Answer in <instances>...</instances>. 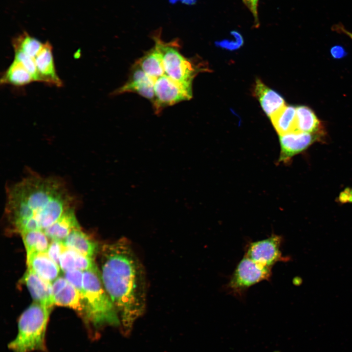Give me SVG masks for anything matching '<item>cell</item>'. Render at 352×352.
<instances>
[{"label": "cell", "instance_id": "obj_1", "mask_svg": "<svg viewBox=\"0 0 352 352\" xmlns=\"http://www.w3.org/2000/svg\"><path fill=\"white\" fill-rule=\"evenodd\" d=\"M101 250L100 273L103 286L122 325L129 330L145 308L146 282L143 266L126 238L105 244Z\"/></svg>", "mask_w": 352, "mask_h": 352}, {"label": "cell", "instance_id": "obj_2", "mask_svg": "<svg viewBox=\"0 0 352 352\" xmlns=\"http://www.w3.org/2000/svg\"><path fill=\"white\" fill-rule=\"evenodd\" d=\"M7 196L5 213L15 230L20 233L30 220L36 221L44 230L74 207L65 184L54 177L28 176L9 188Z\"/></svg>", "mask_w": 352, "mask_h": 352}, {"label": "cell", "instance_id": "obj_3", "mask_svg": "<svg viewBox=\"0 0 352 352\" xmlns=\"http://www.w3.org/2000/svg\"><path fill=\"white\" fill-rule=\"evenodd\" d=\"M83 304L82 316L94 328L118 325V312L103 286L98 269L83 271Z\"/></svg>", "mask_w": 352, "mask_h": 352}, {"label": "cell", "instance_id": "obj_4", "mask_svg": "<svg viewBox=\"0 0 352 352\" xmlns=\"http://www.w3.org/2000/svg\"><path fill=\"white\" fill-rule=\"evenodd\" d=\"M51 309L34 302L22 313L17 334L8 345L12 352H46L45 335Z\"/></svg>", "mask_w": 352, "mask_h": 352}, {"label": "cell", "instance_id": "obj_5", "mask_svg": "<svg viewBox=\"0 0 352 352\" xmlns=\"http://www.w3.org/2000/svg\"><path fill=\"white\" fill-rule=\"evenodd\" d=\"M161 28L157 29L152 32L151 37L162 52L166 74L184 87L192 89L194 78L208 69L202 62L187 58L181 54L179 39L163 42L161 38Z\"/></svg>", "mask_w": 352, "mask_h": 352}, {"label": "cell", "instance_id": "obj_6", "mask_svg": "<svg viewBox=\"0 0 352 352\" xmlns=\"http://www.w3.org/2000/svg\"><path fill=\"white\" fill-rule=\"evenodd\" d=\"M271 268L261 265L244 256L236 266L226 285L227 290L242 297L251 286L269 280Z\"/></svg>", "mask_w": 352, "mask_h": 352}, {"label": "cell", "instance_id": "obj_7", "mask_svg": "<svg viewBox=\"0 0 352 352\" xmlns=\"http://www.w3.org/2000/svg\"><path fill=\"white\" fill-rule=\"evenodd\" d=\"M155 99L152 104L155 113H159L166 107L192 97V89L178 84L166 74L158 78L154 85Z\"/></svg>", "mask_w": 352, "mask_h": 352}, {"label": "cell", "instance_id": "obj_8", "mask_svg": "<svg viewBox=\"0 0 352 352\" xmlns=\"http://www.w3.org/2000/svg\"><path fill=\"white\" fill-rule=\"evenodd\" d=\"M282 242V237L276 234L249 242L246 246L244 256L261 265L272 268L277 263L286 261L281 250Z\"/></svg>", "mask_w": 352, "mask_h": 352}, {"label": "cell", "instance_id": "obj_9", "mask_svg": "<svg viewBox=\"0 0 352 352\" xmlns=\"http://www.w3.org/2000/svg\"><path fill=\"white\" fill-rule=\"evenodd\" d=\"M322 132H293L279 135L281 153L279 162L286 163L319 139Z\"/></svg>", "mask_w": 352, "mask_h": 352}, {"label": "cell", "instance_id": "obj_10", "mask_svg": "<svg viewBox=\"0 0 352 352\" xmlns=\"http://www.w3.org/2000/svg\"><path fill=\"white\" fill-rule=\"evenodd\" d=\"M155 81L147 75L135 62L132 67L129 78L113 95L126 92H135L149 100L152 104L155 99L154 85Z\"/></svg>", "mask_w": 352, "mask_h": 352}, {"label": "cell", "instance_id": "obj_11", "mask_svg": "<svg viewBox=\"0 0 352 352\" xmlns=\"http://www.w3.org/2000/svg\"><path fill=\"white\" fill-rule=\"evenodd\" d=\"M35 59L40 82L58 87L63 86V82L56 72L52 46L48 42L44 43Z\"/></svg>", "mask_w": 352, "mask_h": 352}, {"label": "cell", "instance_id": "obj_12", "mask_svg": "<svg viewBox=\"0 0 352 352\" xmlns=\"http://www.w3.org/2000/svg\"><path fill=\"white\" fill-rule=\"evenodd\" d=\"M22 282L27 287L35 302L52 308L54 304L51 283L28 268L22 278Z\"/></svg>", "mask_w": 352, "mask_h": 352}, {"label": "cell", "instance_id": "obj_13", "mask_svg": "<svg viewBox=\"0 0 352 352\" xmlns=\"http://www.w3.org/2000/svg\"><path fill=\"white\" fill-rule=\"evenodd\" d=\"M27 264L28 269L50 283L58 278L60 273L59 265L46 252L36 253L27 257Z\"/></svg>", "mask_w": 352, "mask_h": 352}, {"label": "cell", "instance_id": "obj_14", "mask_svg": "<svg viewBox=\"0 0 352 352\" xmlns=\"http://www.w3.org/2000/svg\"><path fill=\"white\" fill-rule=\"evenodd\" d=\"M254 94L263 110L269 117L286 106L284 98L259 79H257L255 82Z\"/></svg>", "mask_w": 352, "mask_h": 352}, {"label": "cell", "instance_id": "obj_15", "mask_svg": "<svg viewBox=\"0 0 352 352\" xmlns=\"http://www.w3.org/2000/svg\"><path fill=\"white\" fill-rule=\"evenodd\" d=\"M80 228L76 219L74 207L66 210L52 225L44 230L52 241L63 242L74 229Z\"/></svg>", "mask_w": 352, "mask_h": 352}, {"label": "cell", "instance_id": "obj_16", "mask_svg": "<svg viewBox=\"0 0 352 352\" xmlns=\"http://www.w3.org/2000/svg\"><path fill=\"white\" fill-rule=\"evenodd\" d=\"M63 242L66 247L93 259L99 250L98 243L81 227L73 230Z\"/></svg>", "mask_w": 352, "mask_h": 352}, {"label": "cell", "instance_id": "obj_17", "mask_svg": "<svg viewBox=\"0 0 352 352\" xmlns=\"http://www.w3.org/2000/svg\"><path fill=\"white\" fill-rule=\"evenodd\" d=\"M136 62L147 75L155 81L166 74L163 55L158 45L155 43L153 47L146 52Z\"/></svg>", "mask_w": 352, "mask_h": 352}, {"label": "cell", "instance_id": "obj_18", "mask_svg": "<svg viewBox=\"0 0 352 352\" xmlns=\"http://www.w3.org/2000/svg\"><path fill=\"white\" fill-rule=\"evenodd\" d=\"M59 266L64 272L71 270L85 271L98 268L93 259L66 246L60 256Z\"/></svg>", "mask_w": 352, "mask_h": 352}, {"label": "cell", "instance_id": "obj_19", "mask_svg": "<svg viewBox=\"0 0 352 352\" xmlns=\"http://www.w3.org/2000/svg\"><path fill=\"white\" fill-rule=\"evenodd\" d=\"M53 300L54 305L70 308L82 315L84 308L83 296L68 282L53 295Z\"/></svg>", "mask_w": 352, "mask_h": 352}, {"label": "cell", "instance_id": "obj_20", "mask_svg": "<svg viewBox=\"0 0 352 352\" xmlns=\"http://www.w3.org/2000/svg\"><path fill=\"white\" fill-rule=\"evenodd\" d=\"M295 132L308 133L322 132L321 123L314 111L306 106L296 108Z\"/></svg>", "mask_w": 352, "mask_h": 352}, {"label": "cell", "instance_id": "obj_21", "mask_svg": "<svg viewBox=\"0 0 352 352\" xmlns=\"http://www.w3.org/2000/svg\"><path fill=\"white\" fill-rule=\"evenodd\" d=\"M296 108L285 106L270 117L271 122L279 135L296 131Z\"/></svg>", "mask_w": 352, "mask_h": 352}, {"label": "cell", "instance_id": "obj_22", "mask_svg": "<svg viewBox=\"0 0 352 352\" xmlns=\"http://www.w3.org/2000/svg\"><path fill=\"white\" fill-rule=\"evenodd\" d=\"M32 82L34 80L31 74L20 63L14 59L0 78L1 84L18 87L24 86Z\"/></svg>", "mask_w": 352, "mask_h": 352}, {"label": "cell", "instance_id": "obj_23", "mask_svg": "<svg viewBox=\"0 0 352 352\" xmlns=\"http://www.w3.org/2000/svg\"><path fill=\"white\" fill-rule=\"evenodd\" d=\"M26 251V258L38 253L46 252L49 243L42 230L24 232L21 234Z\"/></svg>", "mask_w": 352, "mask_h": 352}, {"label": "cell", "instance_id": "obj_24", "mask_svg": "<svg viewBox=\"0 0 352 352\" xmlns=\"http://www.w3.org/2000/svg\"><path fill=\"white\" fill-rule=\"evenodd\" d=\"M14 51H20L35 58L42 48L44 43L23 32L15 37L12 41Z\"/></svg>", "mask_w": 352, "mask_h": 352}, {"label": "cell", "instance_id": "obj_25", "mask_svg": "<svg viewBox=\"0 0 352 352\" xmlns=\"http://www.w3.org/2000/svg\"><path fill=\"white\" fill-rule=\"evenodd\" d=\"M14 60L20 63L32 76L34 82H40L35 58L20 51H14Z\"/></svg>", "mask_w": 352, "mask_h": 352}, {"label": "cell", "instance_id": "obj_26", "mask_svg": "<svg viewBox=\"0 0 352 352\" xmlns=\"http://www.w3.org/2000/svg\"><path fill=\"white\" fill-rule=\"evenodd\" d=\"M65 278L81 293L83 298V271L71 270L65 272Z\"/></svg>", "mask_w": 352, "mask_h": 352}, {"label": "cell", "instance_id": "obj_27", "mask_svg": "<svg viewBox=\"0 0 352 352\" xmlns=\"http://www.w3.org/2000/svg\"><path fill=\"white\" fill-rule=\"evenodd\" d=\"M66 246L63 242L59 241H52L49 243L46 253L48 256L59 265V259Z\"/></svg>", "mask_w": 352, "mask_h": 352}, {"label": "cell", "instance_id": "obj_28", "mask_svg": "<svg viewBox=\"0 0 352 352\" xmlns=\"http://www.w3.org/2000/svg\"><path fill=\"white\" fill-rule=\"evenodd\" d=\"M242 44L243 40L240 34L235 41L224 40L216 43L218 46L230 50L238 49L242 45Z\"/></svg>", "mask_w": 352, "mask_h": 352}, {"label": "cell", "instance_id": "obj_29", "mask_svg": "<svg viewBox=\"0 0 352 352\" xmlns=\"http://www.w3.org/2000/svg\"><path fill=\"white\" fill-rule=\"evenodd\" d=\"M244 5L251 12L254 19L255 26L259 27L260 22L258 12V6L259 0H242Z\"/></svg>", "mask_w": 352, "mask_h": 352}, {"label": "cell", "instance_id": "obj_30", "mask_svg": "<svg viewBox=\"0 0 352 352\" xmlns=\"http://www.w3.org/2000/svg\"><path fill=\"white\" fill-rule=\"evenodd\" d=\"M331 56L335 59H340L345 56L346 51L343 47L339 45L334 46L330 49Z\"/></svg>", "mask_w": 352, "mask_h": 352}, {"label": "cell", "instance_id": "obj_31", "mask_svg": "<svg viewBox=\"0 0 352 352\" xmlns=\"http://www.w3.org/2000/svg\"><path fill=\"white\" fill-rule=\"evenodd\" d=\"M332 30L337 33L347 35L352 40V32L346 29L342 24L338 23L333 25L332 27Z\"/></svg>", "mask_w": 352, "mask_h": 352}]
</instances>
